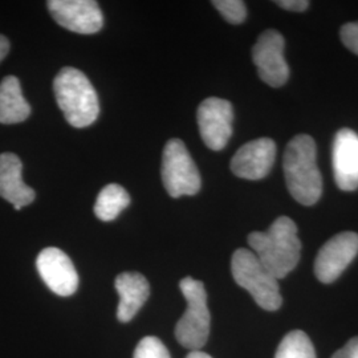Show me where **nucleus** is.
<instances>
[{
	"instance_id": "0eeeda50",
	"label": "nucleus",
	"mask_w": 358,
	"mask_h": 358,
	"mask_svg": "<svg viewBox=\"0 0 358 358\" xmlns=\"http://www.w3.org/2000/svg\"><path fill=\"white\" fill-rule=\"evenodd\" d=\"M285 40L276 29L264 31L252 48V60L259 77L272 88H280L289 78V66L284 59Z\"/></svg>"
},
{
	"instance_id": "7ed1b4c3",
	"label": "nucleus",
	"mask_w": 358,
	"mask_h": 358,
	"mask_svg": "<svg viewBox=\"0 0 358 358\" xmlns=\"http://www.w3.org/2000/svg\"><path fill=\"white\" fill-rule=\"evenodd\" d=\"M56 103L75 128H87L100 115L99 96L88 77L72 66L63 68L53 81Z\"/></svg>"
},
{
	"instance_id": "4468645a",
	"label": "nucleus",
	"mask_w": 358,
	"mask_h": 358,
	"mask_svg": "<svg viewBox=\"0 0 358 358\" xmlns=\"http://www.w3.org/2000/svg\"><path fill=\"white\" fill-rule=\"evenodd\" d=\"M22 170L23 164L16 154H0V196L13 203L17 211L36 198V192L23 182Z\"/></svg>"
},
{
	"instance_id": "2eb2a0df",
	"label": "nucleus",
	"mask_w": 358,
	"mask_h": 358,
	"mask_svg": "<svg viewBox=\"0 0 358 358\" xmlns=\"http://www.w3.org/2000/svg\"><path fill=\"white\" fill-rule=\"evenodd\" d=\"M115 287L120 296L117 317L121 322H129L149 299L150 285L141 273L124 272L115 278Z\"/></svg>"
},
{
	"instance_id": "9b49d317",
	"label": "nucleus",
	"mask_w": 358,
	"mask_h": 358,
	"mask_svg": "<svg viewBox=\"0 0 358 358\" xmlns=\"http://www.w3.org/2000/svg\"><path fill=\"white\" fill-rule=\"evenodd\" d=\"M40 278L53 294L71 296L78 287V275L69 256L56 247L44 248L36 259Z\"/></svg>"
},
{
	"instance_id": "4be33fe9",
	"label": "nucleus",
	"mask_w": 358,
	"mask_h": 358,
	"mask_svg": "<svg viewBox=\"0 0 358 358\" xmlns=\"http://www.w3.org/2000/svg\"><path fill=\"white\" fill-rule=\"evenodd\" d=\"M275 4H278L279 7H282L287 11H292V13H303L309 7L308 0H278V1H275Z\"/></svg>"
},
{
	"instance_id": "39448f33",
	"label": "nucleus",
	"mask_w": 358,
	"mask_h": 358,
	"mask_svg": "<svg viewBox=\"0 0 358 358\" xmlns=\"http://www.w3.org/2000/svg\"><path fill=\"white\" fill-rule=\"evenodd\" d=\"M179 288L187 308L177 322L176 337L183 348L199 350L208 340L211 322L205 284L189 276L180 280Z\"/></svg>"
},
{
	"instance_id": "9d476101",
	"label": "nucleus",
	"mask_w": 358,
	"mask_h": 358,
	"mask_svg": "<svg viewBox=\"0 0 358 358\" xmlns=\"http://www.w3.org/2000/svg\"><path fill=\"white\" fill-rule=\"evenodd\" d=\"M47 6L55 22L65 29L92 35L103 28V13L94 0H50Z\"/></svg>"
},
{
	"instance_id": "6e6552de",
	"label": "nucleus",
	"mask_w": 358,
	"mask_h": 358,
	"mask_svg": "<svg viewBox=\"0 0 358 358\" xmlns=\"http://www.w3.org/2000/svg\"><path fill=\"white\" fill-rule=\"evenodd\" d=\"M196 120L206 146L214 152L223 150L232 136L234 109L230 101L210 97L199 105Z\"/></svg>"
},
{
	"instance_id": "5701e85b",
	"label": "nucleus",
	"mask_w": 358,
	"mask_h": 358,
	"mask_svg": "<svg viewBox=\"0 0 358 358\" xmlns=\"http://www.w3.org/2000/svg\"><path fill=\"white\" fill-rule=\"evenodd\" d=\"M332 358H358V337L352 338L343 349L336 352Z\"/></svg>"
},
{
	"instance_id": "dca6fc26",
	"label": "nucleus",
	"mask_w": 358,
	"mask_h": 358,
	"mask_svg": "<svg viewBox=\"0 0 358 358\" xmlns=\"http://www.w3.org/2000/svg\"><path fill=\"white\" fill-rule=\"evenodd\" d=\"M31 115V106L27 103L19 78L4 77L0 83V124H19Z\"/></svg>"
},
{
	"instance_id": "b1692460",
	"label": "nucleus",
	"mask_w": 358,
	"mask_h": 358,
	"mask_svg": "<svg viewBox=\"0 0 358 358\" xmlns=\"http://www.w3.org/2000/svg\"><path fill=\"white\" fill-rule=\"evenodd\" d=\"M8 52H10V41L6 36L0 35V63L4 60V57L8 55Z\"/></svg>"
},
{
	"instance_id": "aec40b11",
	"label": "nucleus",
	"mask_w": 358,
	"mask_h": 358,
	"mask_svg": "<svg viewBox=\"0 0 358 358\" xmlns=\"http://www.w3.org/2000/svg\"><path fill=\"white\" fill-rule=\"evenodd\" d=\"M133 358H171L164 343L157 337H145L138 343Z\"/></svg>"
},
{
	"instance_id": "6ab92c4d",
	"label": "nucleus",
	"mask_w": 358,
	"mask_h": 358,
	"mask_svg": "<svg viewBox=\"0 0 358 358\" xmlns=\"http://www.w3.org/2000/svg\"><path fill=\"white\" fill-rule=\"evenodd\" d=\"M213 6L231 24H242L247 17L245 3L242 0H214Z\"/></svg>"
},
{
	"instance_id": "a211bd4d",
	"label": "nucleus",
	"mask_w": 358,
	"mask_h": 358,
	"mask_svg": "<svg viewBox=\"0 0 358 358\" xmlns=\"http://www.w3.org/2000/svg\"><path fill=\"white\" fill-rule=\"evenodd\" d=\"M275 358H316V352L307 333L294 331L282 338Z\"/></svg>"
},
{
	"instance_id": "412c9836",
	"label": "nucleus",
	"mask_w": 358,
	"mask_h": 358,
	"mask_svg": "<svg viewBox=\"0 0 358 358\" xmlns=\"http://www.w3.org/2000/svg\"><path fill=\"white\" fill-rule=\"evenodd\" d=\"M340 36L346 48L358 56V22L348 23L343 26L340 31Z\"/></svg>"
},
{
	"instance_id": "ddd939ff",
	"label": "nucleus",
	"mask_w": 358,
	"mask_h": 358,
	"mask_svg": "<svg viewBox=\"0 0 358 358\" xmlns=\"http://www.w3.org/2000/svg\"><path fill=\"white\" fill-rule=\"evenodd\" d=\"M332 161L337 186L344 192L357 190L358 136L352 129H341L336 133Z\"/></svg>"
},
{
	"instance_id": "1a4fd4ad",
	"label": "nucleus",
	"mask_w": 358,
	"mask_h": 358,
	"mask_svg": "<svg viewBox=\"0 0 358 358\" xmlns=\"http://www.w3.org/2000/svg\"><path fill=\"white\" fill-rule=\"evenodd\" d=\"M358 254V234L345 231L324 244L315 260V275L324 284L336 282Z\"/></svg>"
},
{
	"instance_id": "f8f14e48",
	"label": "nucleus",
	"mask_w": 358,
	"mask_h": 358,
	"mask_svg": "<svg viewBox=\"0 0 358 358\" xmlns=\"http://www.w3.org/2000/svg\"><path fill=\"white\" fill-rule=\"evenodd\" d=\"M276 143L271 138L247 142L231 159V171L239 178H266L275 164Z\"/></svg>"
},
{
	"instance_id": "f3484780",
	"label": "nucleus",
	"mask_w": 358,
	"mask_h": 358,
	"mask_svg": "<svg viewBox=\"0 0 358 358\" xmlns=\"http://www.w3.org/2000/svg\"><path fill=\"white\" fill-rule=\"evenodd\" d=\"M129 205L130 195L128 192L120 185L110 183L105 186L99 194L94 205V214L100 220L110 222L115 220L120 215V213Z\"/></svg>"
},
{
	"instance_id": "423d86ee",
	"label": "nucleus",
	"mask_w": 358,
	"mask_h": 358,
	"mask_svg": "<svg viewBox=\"0 0 358 358\" xmlns=\"http://www.w3.org/2000/svg\"><path fill=\"white\" fill-rule=\"evenodd\" d=\"M162 182L170 196L195 195L202 179L186 145L178 138L167 141L162 157Z\"/></svg>"
},
{
	"instance_id": "f257e3e1",
	"label": "nucleus",
	"mask_w": 358,
	"mask_h": 358,
	"mask_svg": "<svg viewBox=\"0 0 358 358\" xmlns=\"http://www.w3.org/2000/svg\"><path fill=\"white\" fill-rule=\"evenodd\" d=\"M248 244L260 263L278 279H284L300 262L301 242L291 217H279L267 231L248 235Z\"/></svg>"
},
{
	"instance_id": "20e7f679",
	"label": "nucleus",
	"mask_w": 358,
	"mask_h": 358,
	"mask_svg": "<svg viewBox=\"0 0 358 358\" xmlns=\"http://www.w3.org/2000/svg\"><path fill=\"white\" fill-rule=\"evenodd\" d=\"M231 272L235 282L248 291L259 307L268 312L282 307L279 280L260 263L251 250L239 248L234 252Z\"/></svg>"
},
{
	"instance_id": "393cba45",
	"label": "nucleus",
	"mask_w": 358,
	"mask_h": 358,
	"mask_svg": "<svg viewBox=\"0 0 358 358\" xmlns=\"http://www.w3.org/2000/svg\"><path fill=\"white\" fill-rule=\"evenodd\" d=\"M186 358H213L211 356H208L207 353H203L201 350H192V353Z\"/></svg>"
},
{
	"instance_id": "f03ea898",
	"label": "nucleus",
	"mask_w": 358,
	"mask_h": 358,
	"mask_svg": "<svg viewBox=\"0 0 358 358\" xmlns=\"http://www.w3.org/2000/svg\"><path fill=\"white\" fill-rule=\"evenodd\" d=\"M282 170L288 190L304 206H313L322 195V177L317 167L316 142L308 134H299L287 145Z\"/></svg>"
}]
</instances>
